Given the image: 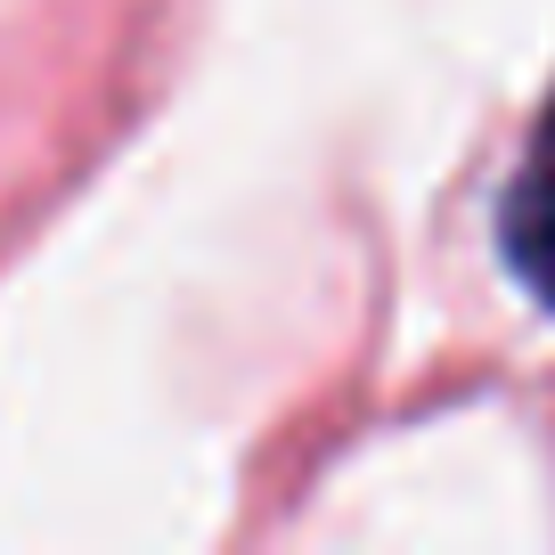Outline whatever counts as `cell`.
I'll return each instance as SVG.
<instances>
[{
  "mask_svg": "<svg viewBox=\"0 0 555 555\" xmlns=\"http://www.w3.org/2000/svg\"><path fill=\"white\" fill-rule=\"evenodd\" d=\"M531 172H555V115H547V139H539V156H531Z\"/></svg>",
  "mask_w": 555,
  "mask_h": 555,
  "instance_id": "obj_1",
  "label": "cell"
}]
</instances>
